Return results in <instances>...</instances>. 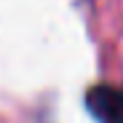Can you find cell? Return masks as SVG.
Wrapping results in <instances>:
<instances>
[{
	"instance_id": "obj_1",
	"label": "cell",
	"mask_w": 123,
	"mask_h": 123,
	"mask_svg": "<svg viewBox=\"0 0 123 123\" xmlns=\"http://www.w3.org/2000/svg\"><path fill=\"white\" fill-rule=\"evenodd\" d=\"M86 107L99 123H123V91L112 86H94L86 94Z\"/></svg>"
}]
</instances>
